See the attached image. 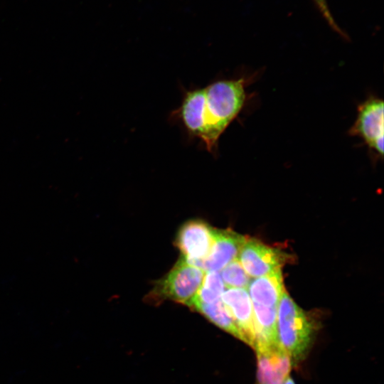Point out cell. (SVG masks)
I'll list each match as a JSON object with an SVG mask.
<instances>
[{"label":"cell","instance_id":"3957f363","mask_svg":"<svg viewBox=\"0 0 384 384\" xmlns=\"http://www.w3.org/2000/svg\"><path fill=\"white\" fill-rule=\"evenodd\" d=\"M206 272L181 257L166 276L157 282L152 294L188 305L197 295Z\"/></svg>","mask_w":384,"mask_h":384},{"label":"cell","instance_id":"4fadbf2b","mask_svg":"<svg viewBox=\"0 0 384 384\" xmlns=\"http://www.w3.org/2000/svg\"><path fill=\"white\" fill-rule=\"evenodd\" d=\"M225 284L218 272H207L202 285L193 299L210 304L221 299Z\"/></svg>","mask_w":384,"mask_h":384},{"label":"cell","instance_id":"8fae6325","mask_svg":"<svg viewBox=\"0 0 384 384\" xmlns=\"http://www.w3.org/2000/svg\"><path fill=\"white\" fill-rule=\"evenodd\" d=\"M188 306L201 313L210 321L223 330L245 341L242 333L221 299L210 304L193 299Z\"/></svg>","mask_w":384,"mask_h":384},{"label":"cell","instance_id":"7c38bea8","mask_svg":"<svg viewBox=\"0 0 384 384\" xmlns=\"http://www.w3.org/2000/svg\"><path fill=\"white\" fill-rule=\"evenodd\" d=\"M252 304L257 333L256 341H279L277 328L278 306L269 307L253 302Z\"/></svg>","mask_w":384,"mask_h":384},{"label":"cell","instance_id":"7a4b0ae2","mask_svg":"<svg viewBox=\"0 0 384 384\" xmlns=\"http://www.w3.org/2000/svg\"><path fill=\"white\" fill-rule=\"evenodd\" d=\"M277 336L289 356L292 366L302 361L308 354L316 333L314 321L284 291L277 308Z\"/></svg>","mask_w":384,"mask_h":384},{"label":"cell","instance_id":"6da1fadb","mask_svg":"<svg viewBox=\"0 0 384 384\" xmlns=\"http://www.w3.org/2000/svg\"><path fill=\"white\" fill-rule=\"evenodd\" d=\"M247 82L244 78L220 79L186 90L171 117L181 124L190 137L199 139L215 154L221 135L245 106Z\"/></svg>","mask_w":384,"mask_h":384},{"label":"cell","instance_id":"ba28073f","mask_svg":"<svg viewBox=\"0 0 384 384\" xmlns=\"http://www.w3.org/2000/svg\"><path fill=\"white\" fill-rule=\"evenodd\" d=\"M246 238L231 230H213V242L208 256L202 261L191 263L205 272H218L238 258Z\"/></svg>","mask_w":384,"mask_h":384},{"label":"cell","instance_id":"277c9868","mask_svg":"<svg viewBox=\"0 0 384 384\" xmlns=\"http://www.w3.org/2000/svg\"><path fill=\"white\" fill-rule=\"evenodd\" d=\"M360 137L377 156H383V101L370 96L359 105L356 119L348 132Z\"/></svg>","mask_w":384,"mask_h":384},{"label":"cell","instance_id":"8992f818","mask_svg":"<svg viewBox=\"0 0 384 384\" xmlns=\"http://www.w3.org/2000/svg\"><path fill=\"white\" fill-rule=\"evenodd\" d=\"M238 260L249 276L257 278L281 270L289 257L280 250L250 238L246 240Z\"/></svg>","mask_w":384,"mask_h":384},{"label":"cell","instance_id":"9c48e42d","mask_svg":"<svg viewBox=\"0 0 384 384\" xmlns=\"http://www.w3.org/2000/svg\"><path fill=\"white\" fill-rule=\"evenodd\" d=\"M221 300L242 333L244 342L254 348L257 333L247 291L245 288H228L221 294Z\"/></svg>","mask_w":384,"mask_h":384},{"label":"cell","instance_id":"52a82bcc","mask_svg":"<svg viewBox=\"0 0 384 384\" xmlns=\"http://www.w3.org/2000/svg\"><path fill=\"white\" fill-rule=\"evenodd\" d=\"M214 228L200 220L183 224L177 234L176 243L189 263L203 260L209 254L213 242Z\"/></svg>","mask_w":384,"mask_h":384},{"label":"cell","instance_id":"5b68a950","mask_svg":"<svg viewBox=\"0 0 384 384\" xmlns=\"http://www.w3.org/2000/svg\"><path fill=\"white\" fill-rule=\"evenodd\" d=\"M254 349L257 363L256 384H282L289 377L293 366L279 341L257 340Z\"/></svg>","mask_w":384,"mask_h":384},{"label":"cell","instance_id":"2e32d148","mask_svg":"<svg viewBox=\"0 0 384 384\" xmlns=\"http://www.w3.org/2000/svg\"><path fill=\"white\" fill-rule=\"evenodd\" d=\"M282 384H295V383L290 377H289Z\"/></svg>","mask_w":384,"mask_h":384},{"label":"cell","instance_id":"9a60e30c","mask_svg":"<svg viewBox=\"0 0 384 384\" xmlns=\"http://www.w3.org/2000/svg\"><path fill=\"white\" fill-rule=\"evenodd\" d=\"M318 8L321 12V14L325 18V19L329 23V26H331L333 29H334L336 31L338 32L340 34L343 35V32L339 29L336 23H335L329 10L327 6V4L326 0H314Z\"/></svg>","mask_w":384,"mask_h":384},{"label":"cell","instance_id":"5bb4252c","mask_svg":"<svg viewBox=\"0 0 384 384\" xmlns=\"http://www.w3.org/2000/svg\"><path fill=\"white\" fill-rule=\"evenodd\" d=\"M221 272V278L228 288H246L250 279L238 258L228 263Z\"/></svg>","mask_w":384,"mask_h":384},{"label":"cell","instance_id":"30bf717a","mask_svg":"<svg viewBox=\"0 0 384 384\" xmlns=\"http://www.w3.org/2000/svg\"><path fill=\"white\" fill-rule=\"evenodd\" d=\"M248 294L252 302L269 307H277L285 291L281 270L257 277L250 282Z\"/></svg>","mask_w":384,"mask_h":384}]
</instances>
